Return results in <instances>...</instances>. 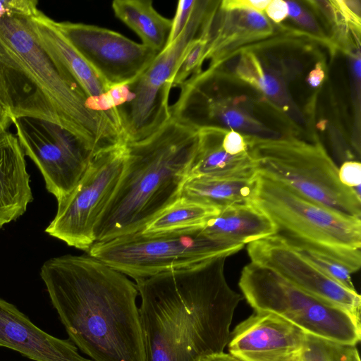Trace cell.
Listing matches in <instances>:
<instances>
[{
  "label": "cell",
  "mask_w": 361,
  "mask_h": 361,
  "mask_svg": "<svg viewBox=\"0 0 361 361\" xmlns=\"http://www.w3.org/2000/svg\"><path fill=\"white\" fill-rule=\"evenodd\" d=\"M258 174L239 177H197L185 182L180 197L222 209L253 203Z\"/></svg>",
  "instance_id": "cell-20"
},
{
  "label": "cell",
  "mask_w": 361,
  "mask_h": 361,
  "mask_svg": "<svg viewBox=\"0 0 361 361\" xmlns=\"http://www.w3.org/2000/svg\"><path fill=\"white\" fill-rule=\"evenodd\" d=\"M288 15L293 18H298L301 13L300 7L293 1H287Z\"/></svg>",
  "instance_id": "cell-36"
},
{
  "label": "cell",
  "mask_w": 361,
  "mask_h": 361,
  "mask_svg": "<svg viewBox=\"0 0 361 361\" xmlns=\"http://www.w3.org/2000/svg\"><path fill=\"white\" fill-rule=\"evenodd\" d=\"M208 43L207 31L204 24L202 33L187 50L176 71L172 87H178L190 77L200 73L204 61Z\"/></svg>",
  "instance_id": "cell-25"
},
{
  "label": "cell",
  "mask_w": 361,
  "mask_h": 361,
  "mask_svg": "<svg viewBox=\"0 0 361 361\" xmlns=\"http://www.w3.org/2000/svg\"><path fill=\"white\" fill-rule=\"evenodd\" d=\"M239 287L255 311L276 314L305 334L354 345L361 340L360 318L300 289L270 269L250 262L241 272Z\"/></svg>",
  "instance_id": "cell-8"
},
{
  "label": "cell",
  "mask_w": 361,
  "mask_h": 361,
  "mask_svg": "<svg viewBox=\"0 0 361 361\" xmlns=\"http://www.w3.org/2000/svg\"><path fill=\"white\" fill-rule=\"evenodd\" d=\"M117 18L133 30L142 44L159 53L166 46L172 20L154 8L150 0H114L111 4Z\"/></svg>",
  "instance_id": "cell-21"
},
{
  "label": "cell",
  "mask_w": 361,
  "mask_h": 361,
  "mask_svg": "<svg viewBox=\"0 0 361 361\" xmlns=\"http://www.w3.org/2000/svg\"><path fill=\"white\" fill-rule=\"evenodd\" d=\"M0 347L34 361H92L81 356L69 338L61 339L42 331L14 305L1 298Z\"/></svg>",
  "instance_id": "cell-15"
},
{
  "label": "cell",
  "mask_w": 361,
  "mask_h": 361,
  "mask_svg": "<svg viewBox=\"0 0 361 361\" xmlns=\"http://www.w3.org/2000/svg\"><path fill=\"white\" fill-rule=\"evenodd\" d=\"M0 99L12 120L54 123L94 153L126 142L118 108L90 110L80 88L38 43L27 17L0 18Z\"/></svg>",
  "instance_id": "cell-3"
},
{
  "label": "cell",
  "mask_w": 361,
  "mask_h": 361,
  "mask_svg": "<svg viewBox=\"0 0 361 361\" xmlns=\"http://www.w3.org/2000/svg\"><path fill=\"white\" fill-rule=\"evenodd\" d=\"M269 2V0H226L221 2L220 8L225 12L255 11L262 13Z\"/></svg>",
  "instance_id": "cell-31"
},
{
  "label": "cell",
  "mask_w": 361,
  "mask_h": 361,
  "mask_svg": "<svg viewBox=\"0 0 361 361\" xmlns=\"http://www.w3.org/2000/svg\"><path fill=\"white\" fill-rule=\"evenodd\" d=\"M203 230L212 236L244 245L277 234L274 221L253 203L221 209L205 222Z\"/></svg>",
  "instance_id": "cell-19"
},
{
  "label": "cell",
  "mask_w": 361,
  "mask_h": 361,
  "mask_svg": "<svg viewBox=\"0 0 361 361\" xmlns=\"http://www.w3.org/2000/svg\"><path fill=\"white\" fill-rule=\"evenodd\" d=\"M301 361H360L356 345L338 343L305 334Z\"/></svg>",
  "instance_id": "cell-23"
},
{
  "label": "cell",
  "mask_w": 361,
  "mask_h": 361,
  "mask_svg": "<svg viewBox=\"0 0 361 361\" xmlns=\"http://www.w3.org/2000/svg\"><path fill=\"white\" fill-rule=\"evenodd\" d=\"M338 178L344 185L353 188L361 184V164L346 161L338 169Z\"/></svg>",
  "instance_id": "cell-30"
},
{
  "label": "cell",
  "mask_w": 361,
  "mask_h": 361,
  "mask_svg": "<svg viewBox=\"0 0 361 361\" xmlns=\"http://www.w3.org/2000/svg\"><path fill=\"white\" fill-rule=\"evenodd\" d=\"M251 262L277 273L300 289L340 306L360 318L361 297L332 280L275 234L247 245Z\"/></svg>",
  "instance_id": "cell-13"
},
{
  "label": "cell",
  "mask_w": 361,
  "mask_h": 361,
  "mask_svg": "<svg viewBox=\"0 0 361 361\" xmlns=\"http://www.w3.org/2000/svg\"><path fill=\"white\" fill-rule=\"evenodd\" d=\"M324 78V72L320 63H317L314 69L310 71L307 80L312 87L320 85Z\"/></svg>",
  "instance_id": "cell-34"
},
{
  "label": "cell",
  "mask_w": 361,
  "mask_h": 361,
  "mask_svg": "<svg viewBox=\"0 0 361 361\" xmlns=\"http://www.w3.org/2000/svg\"><path fill=\"white\" fill-rule=\"evenodd\" d=\"M127 158L124 142L95 152L73 191L57 202L56 216L45 232L87 252L95 242L94 226L118 185Z\"/></svg>",
  "instance_id": "cell-10"
},
{
  "label": "cell",
  "mask_w": 361,
  "mask_h": 361,
  "mask_svg": "<svg viewBox=\"0 0 361 361\" xmlns=\"http://www.w3.org/2000/svg\"><path fill=\"white\" fill-rule=\"evenodd\" d=\"M37 4L35 0H0V18L12 16L30 17L39 10Z\"/></svg>",
  "instance_id": "cell-28"
},
{
  "label": "cell",
  "mask_w": 361,
  "mask_h": 361,
  "mask_svg": "<svg viewBox=\"0 0 361 361\" xmlns=\"http://www.w3.org/2000/svg\"><path fill=\"white\" fill-rule=\"evenodd\" d=\"M25 156L16 135L0 133V228L22 216L33 199Z\"/></svg>",
  "instance_id": "cell-17"
},
{
  "label": "cell",
  "mask_w": 361,
  "mask_h": 361,
  "mask_svg": "<svg viewBox=\"0 0 361 361\" xmlns=\"http://www.w3.org/2000/svg\"><path fill=\"white\" fill-rule=\"evenodd\" d=\"M219 211L213 206L180 197L141 232L156 234L203 227L205 222Z\"/></svg>",
  "instance_id": "cell-22"
},
{
  "label": "cell",
  "mask_w": 361,
  "mask_h": 361,
  "mask_svg": "<svg viewBox=\"0 0 361 361\" xmlns=\"http://www.w3.org/2000/svg\"><path fill=\"white\" fill-rule=\"evenodd\" d=\"M355 68L357 70V75L360 77V59L357 61V63L355 64Z\"/></svg>",
  "instance_id": "cell-37"
},
{
  "label": "cell",
  "mask_w": 361,
  "mask_h": 361,
  "mask_svg": "<svg viewBox=\"0 0 361 361\" xmlns=\"http://www.w3.org/2000/svg\"><path fill=\"white\" fill-rule=\"evenodd\" d=\"M69 339L92 361H145L135 283L90 255L46 261L40 271Z\"/></svg>",
  "instance_id": "cell-2"
},
{
  "label": "cell",
  "mask_w": 361,
  "mask_h": 361,
  "mask_svg": "<svg viewBox=\"0 0 361 361\" xmlns=\"http://www.w3.org/2000/svg\"><path fill=\"white\" fill-rule=\"evenodd\" d=\"M12 118L0 99V133L8 131Z\"/></svg>",
  "instance_id": "cell-35"
},
{
  "label": "cell",
  "mask_w": 361,
  "mask_h": 361,
  "mask_svg": "<svg viewBox=\"0 0 361 361\" xmlns=\"http://www.w3.org/2000/svg\"><path fill=\"white\" fill-rule=\"evenodd\" d=\"M238 75L264 94L275 95L279 89L278 82L264 72L259 62L252 52H245L238 68Z\"/></svg>",
  "instance_id": "cell-26"
},
{
  "label": "cell",
  "mask_w": 361,
  "mask_h": 361,
  "mask_svg": "<svg viewBox=\"0 0 361 361\" xmlns=\"http://www.w3.org/2000/svg\"><path fill=\"white\" fill-rule=\"evenodd\" d=\"M226 128L207 126L199 129L198 147L190 166L188 178L197 177L252 176L257 173L250 149L236 155L222 145Z\"/></svg>",
  "instance_id": "cell-18"
},
{
  "label": "cell",
  "mask_w": 361,
  "mask_h": 361,
  "mask_svg": "<svg viewBox=\"0 0 361 361\" xmlns=\"http://www.w3.org/2000/svg\"><path fill=\"white\" fill-rule=\"evenodd\" d=\"M226 259L135 281L145 361H195L224 351L242 300L226 280Z\"/></svg>",
  "instance_id": "cell-1"
},
{
  "label": "cell",
  "mask_w": 361,
  "mask_h": 361,
  "mask_svg": "<svg viewBox=\"0 0 361 361\" xmlns=\"http://www.w3.org/2000/svg\"><path fill=\"white\" fill-rule=\"evenodd\" d=\"M267 16L275 23H279L288 16V6L283 0L270 1L266 9Z\"/></svg>",
  "instance_id": "cell-32"
},
{
  "label": "cell",
  "mask_w": 361,
  "mask_h": 361,
  "mask_svg": "<svg viewBox=\"0 0 361 361\" xmlns=\"http://www.w3.org/2000/svg\"><path fill=\"white\" fill-rule=\"evenodd\" d=\"M257 173L296 195L349 217H361V200L339 180L338 168L319 142L250 135Z\"/></svg>",
  "instance_id": "cell-5"
},
{
  "label": "cell",
  "mask_w": 361,
  "mask_h": 361,
  "mask_svg": "<svg viewBox=\"0 0 361 361\" xmlns=\"http://www.w3.org/2000/svg\"><path fill=\"white\" fill-rule=\"evenodd\" d=\"M196 0H180L178 2L167 44L172 43L183 32L192 15Z\"/></svg>",
  "instance_id": "cell-27"
},
{
  "label": "cell",
  "mask_w": 361,
  "mask_h": 361,
  "mask_svg": "<svg viewBox=\"0 0 361 361\" xmlns=\"http://www.w3.org/2000/svg\"><path fill=\"white\" fill-rule=\"evenodd\" d=\"M57 25L110 87L133 83L159 54L104 27L68 21Z\"/></svg>",
  "instance_id": "cell-12"
},
{
  "label": "cell",
  "mask_w": 361,
  "mask_h": 361,
  "mask_svg": "<svg viewBox=\"0 0 361 361\" xmlns=\"http://www.w3.org/2000/svg\"><path fill=\"white\" fill-rule=\"evenodd\" d=\"M244 244L210 235L203 227L156 234L142 232L95 243L88 255L135 279L228 257Z\"/></svg>",
  "instance_id": "cell-7"
},
{
  "label": "cell",
  "mask_w": 361,
  "mask_h": 361,
  "mask_svg": "<svg viewBox=\"0 0 361 361\" xmlns=\"http://www.w3.org/2000/svg\"><path fill=\"white\" fill-rule=\"evenodd\" d=\"M126 144L125 169L94 226V243L142 231L180 198L199 130L171 118L148 137Z\"/></svg>",
  "instance_id": "cell-4"
},
{
  "label": "cell",
  "mask_w": 361,
  "mask_h": 361,
  "mask_svg": "<svg viewBox=\"0 0 361 361\" xmlns=\"http://www.w3.org/2000/svg\"><path fill=\"white\" fill-rule=\"evenodd\" d=\"M210 4L196 0L190 20L180 35L129 85L133 99L118 108L126 143L148 137L171 118L169 99L176 71L188 48L201 36Z\"/></svg>",
  "instance_id": "cell-9"
},
{
  "label": "cell",
  "mask_w": 361,
  "mask_h": 361,
  "mask_svg": "<svg viewBox=\"0 0 361 361\" xmlns=\"http://www.w3.org/2000/svg\"><path fill=\"white\" fill-rule=\"evenodd\" d=\"M288 243L302 257L328 277L349 290H356L350 276L352 273L344 264L326 255L303 245Z\"/></svg>",
  "instance_id": "cell-24"
},
{
  "label": "cell",
  "mask_w": 361,
  "mask_h": 361,
  "mask_svg": "<svg viewBox=\"0 0 361 361\" xmlns=\"http://www.w3.org/2000/svg\"><path fill=\"white\" fill-rule=\"evenodd\" d=\"M24 152L40 171L47 190L65 199L77 185L94 152L73 134L54 123L23 117L13 120Z\"/></svg>",
  "instance_id": "cell-11"
},
{
  "label": "cell",
  "mask_w": 361,
  "mask_h": 361,
  "mask_svg": "<svg viewBox=\"0 0 361 361\" xmlns=\"http://www.w3.org/2000/svg\"><path fill=\"white\" fill-rule=\"evenodd\" d=\"M195 361H240L231 353H226L224 351L212 353L202 355Z\"/></svg>",
  "instance_id": "cell-33"
},
{
  "label": "cell",
  "mask_w": 361,
  "mask_h": 361,
  "mask_svg": "<svg viewBox=\"0 0 361 361\" xmlns=\"http://www.w3.org/2000/svg\"><path fill=\"white\" fill-rule=\"evenodd\" d=\"M222 145L226 152L232 155L246 152L249 150L250 135L226 128Z\"/></svg>",
  "instance_id": "cell-29"
},
{
  "label": "cell",
  "mask_w": 361,
  "mask_h": 361,
  "mask_svg": "<svg viewBox=\"0 0 361 361\" xmlns=\"http://www.w3.org/2000/svg\"><path fill=\"white\" fill-rule=\"evenodd\" d=\"M294 361H301L300 355Z\"/></svg>",
  "instance_id": "cell-38"
},
{
  "label": "cell",
  "mask_w": 361,
  "mask_h": 361,
  "mask_svg": "<svg viewBox=\"0 0 361 361\" xmlns=\"http://www.w3.org/2000/svg\"><path fill=\"white\" fill-rule=\"evenodd\" d=\"M30 27L40 46L80 88L87 98L110 89L58 27L57 22L41 11L27 17Z\"/></svg>",
  "instance_id": "cell-16"
},
{
  "label": "cell",
  "mask_w": 361,
  "mask_h": 361,
  "mask_svg": "<svg viewBox=\"0 0 361 361\" xmlns=\"http://www.w3.org/2000/svg\"><path fill=\"white\" fill-rule=\"evenodd\" d=\"M305 334L276 314L255 311L231 332L227 345L240 361H294Z\"/></svg>",
  "instance_id": "cell-14"
},
{
  "label": "cell",
  "mask_w": 361,
  "mask_h": 361,
  "mask_svg": "<svg viewBox=\"0 0 361 361\" xmlns=\"http://www.w3.org/2000/svg\"><path fill=\"white\" fill-rule=\"evenodd\" d=\"M253 204L269 216L277 234L288 242L326 255L351 273L360 269L361 219L310 202L259 174Z\"/></svg>",
  "instance_id": "cell-6"
}]
</instances>
